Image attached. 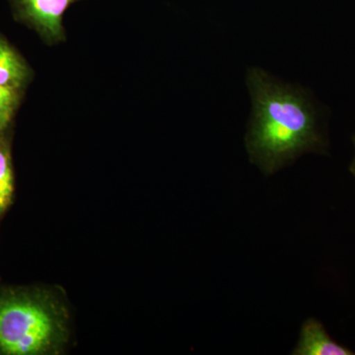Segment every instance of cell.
Instances as JSON below:
<instances>
[{
    "mask_svg": "<svg viewBox=\"0 0 355 355\" xmlns=\"http://www.w3.org/2000/svg\"><path fill=\"white\" fill-rule=\"evenodd\" d=\"M251 97L245 148L250 162L266 177L305 154H326L329 141L323 107L309 89L286 83L259 67H249Z\"/></svg>",
    "mask_w": 355,
    "mask_h": 355,
    "instance_id": "6da1fadb",
    "label": "cell"
},
{
    "mask_svg": "<svg viewBox=\"0 0 355 355\" xmlns=\"http://www.w3.org/2000/svg\"><path fill=\"white\" fill-rule=\"evenodd\" d=\"M67 338L64 306L46 291H0V354L60 352Z\"/></svg>",
    "mask_w": 355,
    "mask_h": 355,
    "instance_id": "7a4b0ae2",
    "label": "cell"
},
{
    "mask_svg": "<svg viewBox=\"0 0 355 355\" xmlns=\"http://www.w3.org/2000/svg\"><path fill=\"white\" fill-rule=\"evenodd\" d=\"M78 1L81 0H13L19 17L53 43L64 40V13Z\"/></svg>",
    "mask_w": 355,
    "mask_h": 355,
    "instance_id": "3957f363",
    "label": "cell"
},
{
    "mask_svg": "<svg viewBox=\"0 0 355 355\" xmlns=\"http://www.w3.org/2000/svg\"><path fill=\"white\" fill-rule=\"evenodd\" d=\"M291 354L354 355L355 352L331 338L319 320L309 318L301 326L298 342Z\"/></svg>",
    "mask_w": 355,
    "mask_h": 355,
    "instance_id": "277c9868",
    "label": "cell"
},
{
    "mask_svg": "<svg viewBox=\"0 0 355 355\" xmlns=\"http://www.w3.org/2000/svg\"><path fill=\"white\" fill-rule=\"evenodd\" d=\"M29 69L16 51L0 38V86L18 91L27 80Z\"/></svg>",
    "mask_w": 355,
    "mask_h": 355,
    "instance_id": "5b68a950",
    "label": "cell"
},
{
    "mask_svg": "<svg viewBox=\"0 0 355 355\" xmlns=\"http://www.w3.org/2000/svg\"><path fill=\"white\" fill-rule=\"evenodd\" d=\"M13 195V176L10 155L6 142L0 139V214L10 205Z\"/></svg>",
    "mask_w": 355,
    "mask_h": 355,
    "instance_id": "8992f818",
    "label": "cell"
},
{
    "mask_svg": "<svg viewBox=\"0 0 355 355\" xmlns=\"http://www.w3.org/2000/svg\"><path fill=\"white\" fill-rule=\"evenodd\" d=\"M17 102L18 91L0 86V132L8 127Z\"/></svg>",
    "mask_w": 355,
    "mask_h": 355,
    "instance_id": "52a82bcc",
    "label": "cell"
},
{
    "mask_svg": "<svg viewBox=\"0 0 355 355\" xmlns=\"http://www.w3.org/2000/svg\"><path fill=\"white\" fill-rule=\"evenodd\" d=\"M352 144H354V158H352V163L349 165V172L352 173L355 180V133L352 135Z\"/></svg>",
    "mask_w": 355,
    "mask_h": 355,
    "instance_id": "ba28073f",
    "label": "cell"
}]
</instances>
